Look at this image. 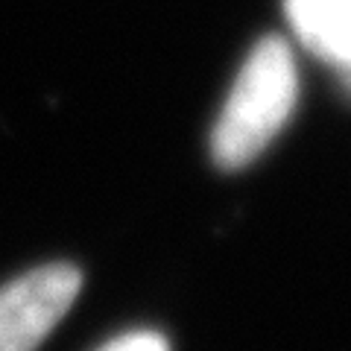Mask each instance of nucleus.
I'll use <instances>...</instances> for the list:
<instances>
[{"label": "nucleus", "instance_id": "nucleus-1", "mask_svg": "<svg viewBox=\"0 0 351 351\" xmlns=\"http://www.w3.org/2000/svg\"><path fill=\"white\" fill-rule=\"evenodd\" d=\"M295 62L281 38L255 44L214 126V158L219 167L237 170L258 158L295 106Z\"/></svg>", "mask_w": 351, "mask_h": 351}, {"label": "nucleus", "instance_id": "nucleus-2", "mask_svg": "<svg viewBox=\"0 0 351 351\" xmlns=\"http://www.w3.org/2000/svg\"><path fill=\"white\" fill-rule=\"evenodd\" d=\"M82 278L71 263H50L0 290V351H36L71 311Z\"/></svg>", "mask_w": 351, "mask_h": 351}, {"label": "nucleus", "instance_id": "nucleus-3", "mask_svg": "<svg viewBox=\"0 0 351 351\" xmlns=\"http://www.w3.org/2000/svg\"><path fill=\"white\" fill-rule=\"evenodd\" d=\"M287 12L316 53L351 71V0H287Z\"/></svg>", "mask_w": 351, "mask_h": 351}, {"label": "nucleus", "instance_id": "nucleus-4", "mask_svg": "<svg viewBox=\"0 0 351 351\" xmlns=\"http://www.w3.org/2000/svg\"><path fill=\"white\" fill-rule=\"evenodd\" d=\"M100 351H167V343H164L158 334L135 331V334H126V337L112 339V343L103 346Z\"/></svg>", "mask_w": 351, "mask_h": 351}]
</instances>
